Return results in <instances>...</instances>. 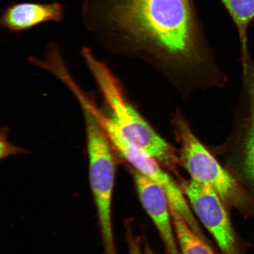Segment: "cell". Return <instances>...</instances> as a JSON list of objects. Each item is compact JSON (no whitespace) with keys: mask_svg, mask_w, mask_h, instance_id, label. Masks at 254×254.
Wrapping results in <instances>:
<instances>
[{"mask_svg":"<svg viewBox=\"0 0 254 254\" xmlns=\"http://www.w3.org/2000/svg\"><path fill=\"white\" fill-rule=\"evenodd\" d=\"M81 22L105 49L197 58L204 28L194 0H82Z\"/></svg>","mask_w":254,"mask_h":254,"instance_id":"1","label":"cell"},{"mask_svg":"<svg viewBox=\"0 0 254 254\" xmlns=\"http://www.w3.org/2000/svg\"><path fill=\"white\" fill-rule=\"evenodd\" d=\"M81 54L102 95L106 107L103 109L98 107L93 98L82 90L75 95L79 104L85 105L92 111L111 141L119 139L140 148L164 168L177 173L179 155L128 102L109 66L98 59L90 47H84Z\"/></svg>","mask_w":254,"mask_h":254,"instance_id":"2","label":"cell"},{"mask_svg":"<svg viewBox=\"0 0 254 254\" xmlns=\"http://www.w3.org/2000/svg\"><path fill=\"white\" fill-rule=\"evenodd\" d=\"M175 127L181 145L180 164L190 179L213 190L228 208L236 209L246 218L254 217V200L240 181L219 163L185 120L178 117Z\"/></svg>","mask_w":254,"mask_h":254,"instance_id":"3","label":"cell"},{"mask_svg":"<svg viewBox=\"0 0 254 254\" xmlns=\"http://www.w3.org/2000/svg\"><path fill=\"white\" fill-rule=\"evenodd\" d=\"M89 179L96 206L105 254H117L112 224V201L116 152L106 131L94 117L84 119Z\"/></svg>","mask_w":254,"mask_h":254,"instance_id":"4","label":"cell"},{"mask_svg":"<svg viewBox=\"0 0 254 254\" xmlns=\"http://www.w3.org/2000/svg\"><path fill=\"white\" fill-rule=\"evenodd\" d=\"M180 184L193 213L213 237L221 254H246L220 196L191 179H182Z\"/></svg>","mask_w":254,"mask_h":254,"instance_id":"5","label":"cell"},{"mask_svg":"<svg viewBox=\"0 0 254 254\" xmlns=\"http://www.w3.org/2000/svg\"><path fill=\"white\" fill-rule=\"evenodd\" d=\"M112 144L117 153L128 162L132 166L133 169L144 175L164 190L171 206L182 215L200 238L209 244L208 238L200 227L190 208V206L182 187L164 170V168L147 152L128 143L116 140L113 141Z\"/></svg>","mask_w":254,"mask_h":254,"instance_id":"6","label":"cell"},{"mask_svg":"<svg viewBox=\"0 0 254 254\" xmlns=\"http://www.w3.org/2000/svg\"><path fill=\"white\" fill-rule=\"evenodd\" d=\"M132 174L139 198L156 227L167 254H181L166 192L157 184L137 171L132 169Z\"/></svg>","mask_w":254,"mask_h":254,"instance_id":"7","label":"cell"},{"mask_svg":"<svg viewBox=\"0 0 254 254\" xmlns=\"http://www.w3.org/2000/svg\"><path fill=\"white\" fill-rule=\"evenodd\" d=\"M64 18V7L60 2H14L3 9L0 25L9 33L21 34L47 23H60Z\"/></svg>","mask_w":254,"mask_h":254,"instance_id":"8","label":"cell"},{"mask_svg":"<svg viewBox=\"0 0 254 254\" xmlns=\"http://www.w3.org/2000/svg\"><path fill=\"white\" fill-rule=\"evenodd\" d=\"M246 85L249 99V111L243 143L244 172L254 183V66L252 62L245 72Z\"/></svg>","mask_w":254,"mask_h":254,"instance_id":"9","label":"cell"},{"mask_svg":"<svg viewBox=\"0 0 254 254\" xmlns=\"http://www.w3.org/2000/svg\"><path fill=\"white\" fill-rule=\"evenodd\" d=\"M237 29L242 54L243 68L250 61L248 30L254 19V0H220Z\"/></svg>","mask_w":254,"mask_h":254,"instance_id":"10","label":"cell"},{"mask_svg":"<svg viewBox=\"0 0 254 254\" xmlns=\"http://www.w3.org/2000/svg\"><path fill=\"white\" fill-rule=\"evenodd\" d=\"M171 212L181 254H216L210 244L200 238L172 206Z\"/></svg>","mask_w":254,"mask_h":254,"instance_id":"11","label":"cell"},{"mask_svg":"<svg viewBox=\"0 0 254 254\" xmlns=\"http://www.w3.org/2000/svg\"><path fill=\"white\" fill-rule=\"evenodd\" d=\"M129 254H155L147 242L140 237L128 234Z\"/></svg>","mask_w":254,"mask_h":254,"instance_id":"12","label":"cell"},{"mask_svg":"<svg viewBox=\"0 0 254 254\" xmlns=\"http://www.w3.org/2000/svg\"><path fill=\"white\" fill-rule=\"evenodd\" d=\"M23 152L20 148L11 144L7 139V131L5 129L1 133V157L5 158L12 154H16Z\"/></svg>","mask_w":254,"mask_h":254,"instance_id":"13","label":"cell"}]
</instances>
